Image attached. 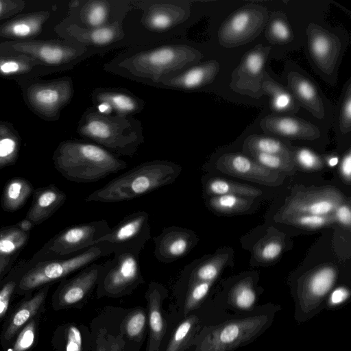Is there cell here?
<instances>
[{"label":"cell","instance_id":"cell-1","mask_svg":"<svg viewBox=\"0 0 351 351\" xmlns=\"http://www.w3.org/2000/svg\"><path fill=\"white\" fill-rule=\"evenodd\" d=\"M182 167L172 161L143 162L89 194L85 202L112 203L128 201L173 184Z\"/></svg>","mask_w":351,"mask_h":351},{"label":"cell","instance_id":"cell-2","mask_svg":"<svg viewBox=\"0 0 351 351\" xmlns=\"http://www.w3.org/2000/svg\"><path fill=\"white\" fill-rule=\"evenodd\" d=\"M53 160L65 178L79 183L97 182L127 167L125 161L105 148L79 141L60 143Z\"/></svg>","mask_w":351,"mask_h":351},{"label":"cell","instance_id":"cell-3","mask_svg":"<svg viewBox=\"0 0 351 351\" xmlns=\"http://www.w3.org/2000/svg\"><path fill=\"white\" fill-rule=\"evenodd\" d=\"M77 132L83 138L122 156L132 157L144 142L139 120L132 116L101 113L95 107L84 112Z\"/></svg>","mask_w":351,"mask_h":351},{"label":"cell","instance_id":"cell-4","mask_svg":"<svg viewBox=\"0 0 351 351\" xmlns=\"http://www.w3.org/2000/svg\"><path fill=\"white\" fill-rule=\"evenodd\" d=\"M202 57L198 50L189 45H167L138 52L119 65L130 76L159 83L196 65Z\"/></svg>","mask_w":351,"mask_h":351},{"label":"cell","instance_id":"cell-5","mask_svg":"<svg viewBox=\"0 0 351 351\" xmlns=\"http://www.w3.org/2000/svg\"><path fill=\"white\" fill-rule=\"evenodd\" d=\"M272 318L255 315L224 322L209 328L195 351H234L256 339L269 327Z\"/></svg>","mask_w":351,"mask_h":351},{"label":"cell","instance_id":"cell-6","mask_svg":"<svg viewBox=\"0 0 351 351\" xmlns=\"http://www.w3.org/2000/svg\"><path fill=\"white\" fill-rule=\"evenodd\" d=\"M112 254L110 247L102 243L89 247L73 256L62 259L40 261L21 278L19 288L29 291L64 278L104 256Z\"/></svg>","mask_w":351,"mask_h":351},{"label":"cell","instance_id":"cell-7","mask_svg":"<svg viewBox=\"0 0 351 351\" xmlns=\"http://www.w3.org/2000/svg\"><path fill=\"white\" fill-rule=\"evenodd\" d=\"M106 220L94 221L68 227L59 232L36 253L34 260L62 259L81 253L110 232Z\"/></svg>","mask_w":351,"mask_h":351},{"label":"cell","instance_id":"cell-8","mask_svg":"<svg viewBox=\"0 0 351 351\" xmlns=\"http://www.w3.org/2000/svg\"><path fill=\"white\" fill-rule=\"evenodd\" d=\"M86 47L46 41H5L0 43V53L26 56L53 71L55 67L71 66L85 53Z\"/></svg>","mask_w":351,"mask_h":351},{"label":"cell","instance_id":"cell-9","mask_svg":"<svg viewBox=\"0 0 351 351\" xmlns=\"http://www.w3.org/2000/svg\"><path fill=\"white\" fill-rule=\"evenodd\" d=\"M268 19L266 8L256 4L245 5L222 23L218 31L219 43L226 48L247 44L261 33Z\"/></svg>","mask_w":351,"mask_h":351},{"label":"cell","instance_id":"cell-10","mask_svg":"<svg viewBox=\"0 0 351 351\" xmlns=\"http://www.w3.org/2000/svg\"><path fill=\"white\" fill-rule=\"evenodd\" d=\"M26 82L23 93L27 104L43 118L56 119L71 100L73 89L70 78L52 81Z\"/></svg>","mask_w":351,"mask_h":351},{"label":"cell","instance_id":"cell-11","mask_svg":"<svg viewBox=\"0 0 351 351\" xmlns=\"http://www.w3.org/2000/svg\"><path fill=\"white\" fill-rule=\"evenodd\" d=\"M150 239L149 215L145 211L138 210L125 216L93 245L102 243L110 247L112 254L130 252L140 255Z\"/></svg>","mask_w":351,"mask_h":351},{"label":"cell","instance_id":"cell-12","mask_svg":"<svg viewBox=\"0 0 351 351\" xmlns=\"http://www.w3.org/2000/svg\"><path fill=\"white\" fill-rule=\"evenodd\" d=\"M337 277L336 267L328 264L317 267L304 276L297 289L295 313L298 318L301 320L308 318L319 311Z\"/></svg>","mask_w":351,"mask_h":351},{"label":"cell","instance_id":"cell-13","mask_svg":"<svg viewBox=\"0 0 351 351\" xmlns=\"http://www.w3.org/2000/svg\"><path fill=\"white\" fill-rule=\"evenodd\" d=\"M104 263L98 282L101 291L119 295L135 287L143 281L139 256L130 252H116Z\"/></svg>","mask_w":351,"mask_h":351},{"label":"cell","instance_id":"cell-14","mask_svg":"<svg viewBox=\"0 0 351 351\" xmlns=\"http://www.w3.org/2000/svg\"><path fill=\"white\" fill-rule=\"evenodd\" d=\"M270 50V46L260 44L245 53L231 74V89L255 99L260 98L264 94L265 64Z\"/></svg>","mask_w":351,"mask_h":351},{"label":"cell","instance_id":"cell-15","mask_svg":"<svg viewBox=\"0 0 351 351\" xmlns=\"http://www.w3.org/2000/svg\"><path fill=\"white\" fill-rule=\"evenodd\" d=\"M346 197L337 188L324 186L301 190L293 194L275 216V220L293 213L328 215L346 202Z\"/></svg>","mask_w":351,"mask_h":351},{"label":"cell","instance_id":"cell-16","mask_svg":"<svg viewBox=\"0 0 351 351\" xmlns=\"http://www.w3.org/2000/svg\"><path fill=\"white\" fill-rule=\"evenodd\" d=\"M215 166L226 174L261 184L274 186L280 185L283 181L279 172L267 169L252 158L239 153L221 155Z\"/></svg>","mask_w":351,"mask_h":351},{"label":"cell","instance_id":"cell-17","mask_svg":"<svg viewBox=\"0 0 351 351\" xmlns=\"http://www.w3.org/2000/svg\"><path fill=\"white\" fill-rule=\"evenodd\" d=\"M153 241L156 258L163 263H171L186 256L198 238L190 229L172 226L164 228Z\"/></svg>","mask_w":351,"mask_h":351},{"label":"cell","instance_id":"cell-18","mask_svg":"<svg viewBox=\"0 0 351 351\" xmlns=\"http://www.w3.org/2000/svg\"><path fill=\"white\" fill-rule=\"evenodd\" d=\"M310 55L317 66L326 73H332L337 64L341 43L334 34L315 23L306 29Z\"/></svg>","mask_w":351,"mask_h":351},{"label":"cell","instance_id":"cell-19","mask_svg":"<svg viewBox=\"0 0 351 351\" xmlns=\"http://www.w3.org/2000/svg\"><path fill=\"white\" fill-rule=\"evenodd\" d=\"M260 125L267 133L292 139L313 141L320 136L316 125L295 117L270 114L261 120Z\"/></svg>","mask_w":351,"mask_h":351},{"label":"cell","instance_id":"cell-20","mask_svg":"<svg viewBox=\"0 0 351 351\" xmlns=\"http://www.w3.org/2000/svg\"><path fill=\"white\" fill-rule=\"evenodd\" d=\"M104 264H91L66 282L58 293V304L68 306L81 301L98 282Z\"/></svg>","mask_w":351,"mask_h":351},{"label":"cell","instance_id":"cell-21","mask_svg":"<svg viewBox=\"0 0 351 351\" xmlns=\"http://www.w3.org/2000/svg\"><path fill=\"white\" fill-rule=\"evenodd\" d=\"M219 64L216 60H209L191 66L177 75L161 80L163 86L192 90L212 83L219 71Z\"/></svg>","mask_w":351,"mask_h":351},{"label":"cell","instance_id":"cell-22","mask_svg":"<svg viewBox=\"0 0 351 351\" xmlns=\"http://www.w3.org/2000/svg\"><path fill=\"white\" fill-rule=\"evenodd\" d=\"M66 195L54 184L36 189L34 199L25 218L35 225L49 219L65 202Z\"/></svg>","mask_w":351,"mask_h":351},{"label":"cell","instance_id":"cell-23","mask_svg":"<svg viewBox=\"0 0 351 351\" xmlns=\"http://www.w3.org/2000/svg\"><path fill=\"white\" fill-rule=\"evenodd\" d=\"M287 82L288 90L299 106L308 110L316 118L323 119L325 115L324 103L313 82L295 71L289 73Z\"/></svg>","mask_w":351,"mask_h":351},{"label":"cell","instance_id":"cell-24","mask_svg":"<svg viewBox=\"0 0 351 351\" xmlns=\"http://www.w3.org/2000/svg\"><path fill=\"white\" fill-rule=\"evenodd\" d=\"M94 104L106 103L112 109L113 113L132 116L140 112L144 103L140 98L130 92L114 88H99L92 93Z\"/></svg>","mask_w":351,"mask_h":351},{"label":"cell","instance_id":"cell-25","mask_svg":"<svg viewBox=\"0 0 351 351\" xmlns=\"http://www.w3.org/2000/svg\"><path fill=\"white\" fill-rule=\"evenodd\" d=\"M53 71L32 59L21 55L0 53V75L21 79L23 82L32 77Z\"/></svg>","mask_w":351,"mask_h":351},{"label":"cell","instance_id":"cell-26","mask_svg":"<svg viewBox=\"0 0 351 351\" xmlns=\"http://www.w3.org/2000/svg\"><path fill=\"white\" fill-rule=\"evenodd\" d=\"M49 17L48 12H40L14 19L0 26V36L16 40L33 38L41 32Z\"/></svg>","mask_w":351,"mask_h":351},{"label":"cell","instance_id":"cell-27","mask_svg":"<svg viewBox=\"0 0 351 351\" xmlns=\"http://www.w3.org/2000/svg\"><path fill=\"white\" fill-rule=\"evenodd\" d=\"M67 34L80 43L95 45L110 44L123 36V32L118 21L108 23L99 27H82L75 23L67 28Z\"/></svg>","mask_w":351,"mask_h":351},{"label":"cell","instance_id":"cell-28","mask_svg":"<svg viewBox=\"0 0 351 351\" xmlns=\"http://www.w3.org/2000/svg\"><path fill=\"white\" fill-rule=\"evenodd\" d=\"M149 300V341L148 351H158L164 337L165 327L161 313V289L156 282H151L147 292Z\"/></svg>","mask_w":351,"mask_h":351},{"label":"cell","instance_id":"cell-29","mask_svg":"<svg viewBox=\"0 0 351 351\" xmlns=\"http://www.w3.org/2000/svg\"><path fill=\"white\" fill-rule=\"evenodd\" d=\"M189 12L188 6L172 3H156L147 12L145 23L151 28L164 30L184 19Z\"/></svg>","mask_w":351,"mask_h":351},{"label":"cell","instance_id":"cell-30","mask_svg":"<svg viewBox=\"0 0 351 351\" xmlns=\"http://www.w3.org/2000/svg\"><path fill=\"white\" fill-rule=\"evenodd\" d=\"M228 254L212 256L186 267L184 274L187 276L188 285L199 282H214L228 258Z\"/></svg>","mask_w":351,"mask_h":351},{"label":"cell","instance_id":"cell-31","mask_svg":"<svg viewBox=\"0 0 351 351\" xmlns=\"http://www.w3.org/2000/svg\"><path fill=\"white\" fill-rule=\"evenodd\" d=\"M263 90L271 99V108L278 112L294 114L300 106L288 88H285L270 77L265 71L263 81Z\"/></svg>","mask_w":351,"mask_h":351},{"label":"cell","instance_id":"cell-32","mask_svg":"<svg viewBox=\"0 0 351 351\" xmlns=\"http://www.w3.org/2000/svg\"><path fill=\"white\" fill-rule=\"evenodd\" d=\"M33 193V186L27 180L16 177L5 185L1 199V207L5 211L14 212L23 206Z\"/></svg>","mask_w":351,"mask_h":351},{"label":"cell","instance_id":"cell-33","mask_svg":"<svg viewBox=\"0 0 351 351\" xmlns=\"http://www.w3.org/2000/svg\"><path fill=\"white\" fill-rule=\"evenodd\" d=\"M204 189L205 193L209 197L234 195L254 198L262 194L259 189L222 178H211L206 180Z\"/></svg>","mask_w":351,"mask_h":351},{"label":"cell","instance_id":"cell-34","mask_svg":"<svg viewBox=\"0 0 351 351\" xmlns=\"http://www.w3.org/2000/svg\"><path fill=\"white\" fill-rule=\"evenodd\" d=\"M48 287L36 293L34 297L25 302L14 313L4 333L6 341L12 339L21 328L33 317L45 301Z\"/></svg>","mask_w":351,"mask_h":351},{"label":"cell","instance_id":"cell-35","mask_svg":"<svg viewBox=\"0 0 351 351\" xmlns=\"http://www.w3.org/2000/svg\"><path fill=\"white\" fill-rule=\"evenodd\" d=\"M243 152H257L293 158V152L282 141L263 135L252 134L245 138Z\"/></svg>","mask_w":351,"mask_h":351},{"label":"cell","instance_id":"cell-36","mask_svg":"<svg viewBox=\"0 0 351 351\" xmlns=\"http://www.w3.org/2000/svg\"><path fill=\"white\" fill-rule=\"evenodd\" d=\"M207 206L213 211L233 214L246 211L252 204V198L234 195H223L210 197L206 202Z\"/></svg>","mask_w":351,"mask_h":351},{"label":"cell","instance_id":"cell-37","mask_svg":"<svg viewBox=\"0 0 351 351\" xmlns=\"http://www.w3.org/2000/svg\"><path fill=\"white\" fill-rule=\"evenodd\" d=\"M267 24L265 36L270 43L283 45L289 43L293 40L292 29L283 12L273 13Z\"/></svg>","mask_w":351,"mask_h":351},{"label":"cell","instance_id":"cell-38","mask_svg":"<svg viewBox=\"0 0 351 351\" xmlns=\"http://www.w3.org/2000/svg\"><path fill=\"white\" fill-rule=\"evenodd\" d=\"M29 232L21 230L17 224L0 229V256H10L27 243Z\"/></svg>","mask_w":351,"mask_h":351},{"label":"cell","instance_id":"cell-39","mask_svg":"<svg viewBox=\"0 0 351 351\" xmlns=\"http://www.w3.org/2000/svg\"><path fill=\"white\" fill-rule=\"evenodd\" d=\"M276 221L306 229L322 228L336 222L333 213L328 215L293 213Z\"/></svg>","mask_w":351,"mask_h":351},{"label":"cell","instance_id":"cell-40","mask_svg":"<svg viewBox=\"0 0 351 351\" xmlns=\"http://www.w3.org/2000/svg\"><path fill=\"white\" fill-rule=\"evenodd\" d=\"M110 5L106 1H89L82 7L80 19L87 27H99L107 25Z\"/></svg>","mask_w":351,"mask_h":351},{"label":"cell","instance_id":"cell-41","mask_svg":"<svg viewBox=\"0 0 351 351\" xmlns=\"http://www.w3.org/2000/svg\"><path fill=\"white\" fill-rule=\"evenodd\" d=\"M0 169L12 165L17 160L20 140L15 132L0 125Z\"/></svg>","mask_w":351,"mask_h":351},{"label":"cell","instance_id":"cell-42","mask_svg":"<svg viewBox=\"0 0 351 351\" xmlns=\"http://www.w3.org/2000/svg\"><path fill=\"white\" fill-rule=\"evenodd\" d=\"M228 299L236 308L248 311L253 308L256 295L251 280L246 278L237 283L230 291Z\"/></svg>","mask_w":351,"mask_h":351},{"label":"cell","instance_id":"cell-43","mask_svg":"<svg viewBox=\"0 0 351 351\" xmlns=\"http://www.w3.org/2000/svg\"><path fill=\"white\" fill-rule=\"evenodd\" d=\"M197 322L198 318L195 315L182 322L173 332L165 351H184Z\"/></svg>","mask_w":351,"mask_h":351},{"label":"cell","instance_id":"cell-44","mask_svg":"<svg viewBox=\"0 0 351 351\" xmlns=\"http://www.w3.org/2000/svg\"><path fill=\"white\" fill-rule=\"evenodd\" d=\"M245 154L264 167L278 172L291 173L295 167V162L292 158L257 152H247Z\"/></svg>","mask_w":351,"mask_h":351},{"label":"cell","instance_id":"cell-45","mask_svg":"<svg viewBox=\"0 0 351 351\" xmlns=\"http://www.w3.org/2000/svg\"><path fill=\"white\" fill-rule=\"evenodd\" d=\"M213 282H199L188 285L184 303V314L196 308L206 298Z\"/></svg>","mask_w":351,"mask_h":351},{"label":"cell","instance_id":"cell-46","mask_svg":"<svg viewBox=\"0 0 351 351\" xmlns=\"http://www.w3.org/2000/svg\"><path fill=\"white\" fill-rule=\"evenodd\" d=\"M282 249V241L279 238L271 237L260 243L255 248L254 253L258 260L269 262L276 259Z\"/></svg>","mask_w":351,"mask_h":351},{"label":"cell","instance_id":"cell-47","mask_svg":"<svg viewBox=\"0 0 351 351\" xmlns=\"http://www.w3.org/2000/svg\"><path fill=\"white\" fill-rule=\"evenodd\" d=\"M293 160L301 167L308 170H319L324 167L323 160L307 148L298 149L293 153Z\"/></svg>","mask_w":351,"mask_h":351},{"label":"cell","instance_id":"cell-48","mask_svg":"<svg viewBox=\"0 0 351 351\" xmlns=\"http://www.w3.org/2000/svg\"><path fill=\"white\" fill-rule=\"evenodd\" d=\"M146 324V316L143 311L136 310L130 313L125 322L127 335L131 338H138L143 333Z\"/></svg>","mask_w":351,"mask_h":351},{"label":"cell","instance_id":"cell-49","mask_svg":"<svg viewBox=\"0 0 351 351\" xmlns=\"http://www.w3.org/2000/svg\"><path fill=\"white\" fill-rule=\"evenodd\" d=\"M339 128L342 132L351 130V82L348 80L347 87L343 94L341 112L339 116Z\"/></svg>","mask_w":351,"mask_h":351},{"label":"cell","instance_id":"cell-50","mask_svg":"<svg viewBox=\"0 0 351 351\" xmlns=\"http://www.w3.org/2000/svg\"><path fill=\"white\" fill-rule=\"evenodd\" d=\"M36 324L31 321L21 331L13 348L9 351H26L33 344L35 339Z\"/></svg>","mask_w":351,"mask_h":351},{"label":"cell","instance_id":"cell-51","mask_svg":"<svg viewBox=\"0 0 351 351\" xmlns=\"http://www.w3.org/2000/svg\"><path fill=\"white\" fill-rule=\"evenodd\" d=\"M82 344L80 330L75 326H71L67 331L66 351H82Z\"/></svg>","mask_w":351,"mask_h":351},{"label":"cell","instance_id":"cell-52","mask_svg":"<svg viewBox=\"0 0 351 351\" xmlns=\"http://www.w3.org/2000/svg\"><path fill=\"white\" fill-rule=\"evenodd\" d=\"M16 282L10 280L0 290V318L7 312L9 302L16 287Z\"/></svg>","mask_w":351,"mask_h":351},{"label":"cell","instance_id":"cell-53","mask_svg":"<svg viewBox=\"0 0 351 351\" xmlns=\"http://www.w3.org/2000/svg\"><path fill=\"white\" fill-rule=\"evenodd\" d=\"M350 293L348 288L345 287H339L331 292L328 305L330 307H337L346 302L350 297Z\"/></svg>","mask_w":351,"mask_h":351},{"label":"cell","instance_id":"cell-54","mask_svg":"<svg viewBox=\"0 0 351 351\" xmlns=\"http://www.w3.org/2000/svg\"><path fill=\"white\" fill-rule=\"evenodd\" d=\"M336 221L350 228L351 223V210L348 204L346 202L338 206L333 212Z\"/></svg>","mask_w":351,"mask_h":351},{"label":"cell","instance_id":"cell-55","mask_svg":"<svg viewBox=\"0 0 351 351\" xmlns=\"http://www.w3.org/2000/svg\"><path fill=\"white\" fill-rule=\"evenodd\" d=\"M24 5L22 1L0 0V19L8 16L20 10Z\"/></svg>","mask_w":351,"mask_h":351},{"label":"cell","instance_id":"cell-56","mask_svg":"<svg viewBox=\"0 0 351 351\" xmlns=\"http://www.w3.org/2000/svg\"><path fill=\"white\" fill-rule=\"evenodd\" d=\"M339 170L342 179L349 184L351 180V152L350 149L341 160Z\"/></svg>","mask_w":351,"mask_h":351},{"label":"cell","instance_id":"cell-57","mask_svg":"<svg viewBox=\"0 0 351 351\" xmlns=\"http://www.w3.org/2000/svg\"><path fill=\"white\" fill-rule=\"evenodd\" d=\"M17 226L23 231L29 232V231L33 228L34 225L29 219L25 218L19 223H18Z\"/></svg>","mask_w":351,"mask_h":351},{"label":"cell","instance_id":"cell-58","mask_svg":"<svg viewBox=\"0 0 351 351\" xmlns=\"http://www.w3.org/2000/svg\"><path fill=\"white\" fill-rule=\"evenodd\" d=\"M10 256H0V276L10 262Z\"/></svg>","mask_w":351,"mask_h":351},{"label":"cell","instance_id":"cell-59","mask_svg":"<svg viewBox=\"0 0 351 351\" xmlns=\"http://www.w3.org/2000/svg\"><path fill=\"white\" fill-rule=\"evenodd\" d=\"M338 162V158L337 157H332L328 160V165L330 167L336 165Z\"/></svg>","mask_w":351,"mask_h":351}]
</instances>
